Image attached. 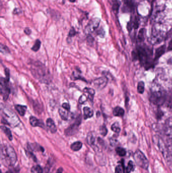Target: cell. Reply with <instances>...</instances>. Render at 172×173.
<instances>
[{
  "label": "cell",
  "instance_id": "cell-1",
  "mask_svg": "<svg viewBox=\"0 0 172 173\" xmlns=\"http://www.w3.org/2000/svg\"><path fill=\"white\" fill-rule=\"evenodd\" d=\"M132 55L135 60L139 61L145 69H149L154 66L155 61L152 59V50L146 46H139L132 52Z\"/></svg>",
  "mask_w": 172,
  "mask_h": 173
},
{
  "label": "cell",
  "instance_id": "cell-2",
  "mask_svg": "<svg viewBox=\"0 0 172 173\" xmlns=\"http://www.w3.org/2000/svg\"><path fill=\"white\" fill-rule=\"evenodd\" d=\"M168 93L160 85L155 83L150 89L149 99L150 102L157 106H160L167 100Z\"/></svg>",
  "mask_w": 172,
  "mask_h": 173
},
{
  "label": "cell",
  "instance_id": "cell-3",
  "mask_svg": "<svg viewBox=\"0 0 172 173\" xmlns=\"http://www.w3.org/2000/svg\"><path fill=\"white\" fill-rule=\"evenodd\" d=\"M1 157L4 165L13 166L17 161V155L14 148L9 145H1Z\"/></svg>",
  "mask_w": 172,
  "mask_h": 173
},
{
  "label": "cell",
  "instance_id": "cell-4",
  "mask_svg": "<svg viewBox=\"0 0 172 173\" xmlns=\"http://www.w3.org/2000/svg\"><path fill=\"white\" fill-rule=\"evenodd\" d=\"M31 72L34 77L41 82H48L49 74L45 66L41 63L36 62L31 67Z\"/></svg>",
  "mask_w": 172,
  "mask_h": 173
},
{
  "label": "cell",
  "instance_id": "cell-5",
  "mask_svg": "<svg viewBox=\"0 0 172 173\" xmlns=\"http://www.w3.org/2000/svg\"><path fill=\"white\" fill-rule=\"evenodd\" d=\"M3 119H2V123L4 124H8L11 127L17 126L19 123L20 121L18 116L13 112L10 110L9 109H4Z\"/></svg>",
  "mask_w": 172,
  "mask_h": 173
},
{
  "label": "cell",
  "instance_id": "cell-6",
  "mask_svg": "<svg viewBox=\"0 0 172 173\" xmlns=\"http://www.w3.org/2000/svg\"><path fill=\"white\" fill-rule=\"evenodd\" d=\"M133 158L135 163L138 166H140L144 170L149 168V161L145 155L140 150H137L134 153Z\"/></svg>",
  "mask_w": 172,
  "mask_h": 173
},
{
  "label": "cell",
  "instance_id": "cell-7",
  "mask_svg": "<svg viewBox=\"0 0 172 173\" xmlns=\"http://www.w3.org/2000/svg\"><path fill=\"white\" fill-rule=\"evenodd\" d=\"M6 78L1 77L0 82V90L1 94L3 98L4 101H6L8 99L9 94L10 93V89L9 87L8 82Z\"/></svg>",
  "mask_w": 172,
  "mask_h": 173
},
{
  "label": "cell",
  "instance_id": "cell-8",
  "mask_svg": "<svg viewBox=\"0 0 172 173\" xmlns=\"http://www.w3.org/2000/svg\"><path fill=\"white\" fill-rule=\"evenodd\" d=\"M81 116H79L77 119L74 123L71 124L65 130V134L66 136H71L75 134L78 131L80 125L81 124L82 120Z\"/></svg>",
  "mask_w": 172,
  "mask_h": 173
},
{
  "label": "cell",
  "instance_id": "cell-9",
  "mask_svg": "<svg viewBox=\"0 0 172 173\" xmlns=\"http://www.w3.org/2000/svg\"><path fill=\"white\" fill-rule=\"evenodd\" d=\"M101 20L98 18H95L90 20L85 28V32L87 35H90L98 29L100 25Z\"/></svg>",
  "mask_w": 172,
  "mask_h": 173
},
{
  "label": "cell",
  "instance_id": "cell-10",
  "mask_svg": "<svg viewBox=\"0 0 172 173\" xmlns=\"http://www.w3.org/2000/svg\"><path fill=\"white\" fill-rule=\"evenodd\" d=\"M108 82V78L106 77H103L93 80L92 85L98 90H101L106 86Z\"/></svg>",
  "mask_w": 172,
  "mask_h": 173
},
{
  "label": "cell",
  "instance_id": "cell-11",
  "mask_svg": "<svg viewBox=\"0 0 172 173\" xmlns=\"http://www.w3.org/2000/svg\"><path fill=\"white\" fill-rule=\"evenodd\" d=\"M29 123L31 124V126L34 127H39L44 129L45 128V125L42 121L37 119L35 116H31L29 118Z\"/></svg>",
  "mask_w": 172,
  "mask_h": 173
},
{
  "label": "cell",
  "instance_id": "cell-12",
  "mask_svg": "<svg viewBox=\"0 0 172 173\" xmlns=\"http://www.w3.org/2000/svg\"><path fill=\"white\" fill-rule=\"evenodd\" d=\"M166 46L165 45H162L157 48L155 50V55L154 57V60L156 61L165 53Z\"/></svg>",
  "mask_w": 172,
  "mask_h": 173
},
{
  "label": "cell",
  "instance_id": "cell-13",
  "mask_svg": "<svg viewBox=\"0 0 172 173\" xmlns=\"http://www.w3.org/2000/svg\"><path fill=\"white\" fill-rule=\"evenodd\" d=\"M46 124L47 128H49L50 131H51V133L53 134L56 133L57 131V128L52 119L51 118H48L46 121Z\"/></svg>",
  "mask_w": 172,
  "mask_h": 173
},
{
  "label": "cell",
  "instance_id": "cell-14",
  "mask_svg": "<svg viewBox=\"0 0 172 173\" xmlns=\"http://www.w3.org/2000/svg\"><path fill=\"white\" fill-rule=\"evenodd\" d=\"M139 25V23L138 19L137 18V17H135V19L133 21H130V22H129L127 24V29L129 32H130L133 29H138Z\"/></svg>",
  "mask_w": 172,
  "mask_h": 173
},
{
  "label": "cell",
  "instance_id": "cell-15",
  "mask_svg": "<svg viewBox=\"0 0 172 173\" xmlns=\"http://www.w3.org/2000/svg\"><path fill=\"white\" fill-rule=\"evenodd\" d=\"M113 113L115 116L123 117L125 114V111L123 108L120 106H117L113 109Z\"/></svg>",
  "mask_w": 172,
  "mask_h": 173
},
{
  "label": "cell",
  "instance_id": "cell-16",
  "mask_svg": "<svg viewBox=\"0 0 172 173\" xmlns=\"http://www.w3.org/2000/svg\"><path fill=\"white\" fill-rule=\"evenodd\" d=\"M93 111L90 108L85 107L83 108V116L84 119H87L93 117Z\"/></svg>",
  "mask_w": 172,
  "mask_h": 173
},
{
  "label": "cell",
  "instance_id": "cell-17",
  "mask_svg": "<svg viewBox=\"0 0 172 173\" xmlns=\"http://www.w3.org/2000/svg\"><path fill=\"white\" fill-rule=\"evenodd\" d=\"M15 108L21 116H24L26 114V111L27 110V106L22 105H16Z\"/></svg>",
  "mask_w": 172,
  "mask_h": 173
},
{
  "label": "cell",
  "instance_id": "cell-18",
  "mask_svg": "<svg viewBox=\"0 0 172 173\" xmlns=\"http://www.w3.org/2000/svg\"><path fill=\"white\" fill-rule=\"evenodd\" d=\"M69 111L63 108H60L59 109V113L60 116H61V119L63 120L67 121L68 119V115H69Z\"/></svg>",
  "mask_w": 172,
  "mask_h": 173
},
{
  "label": "cell",
  "instance_id": "cell-19",
  "mask_svg": "<svg viewBox=\"0 0 172 173\" xmlns=\"http://www.w3.org/2000/svg\"><path fill=\"white\" fill-rule=\"evenodd\" d=\"M145 35H146V30L145 29L142 28L140 29L138 32L137 39L139 42H142L145 40Z\"/></svg>",
  "mask_w": 172,
  "mask_h": 173
},
{
  "label": "cell",
  "instance_id": "cell-20",
  "mask_svg": "<svg viewBox=\"0 0 172 173\" xmlns=\"http://www.w3.org/2000/svg\"><path fill=\"white\" fill-rule=\"evenodd\" d=\"M1 129L2 131H3L4 133L6 135L8 138L9 140L12 141V140H13V136H12V133H11L10 130L6 127L3 126L1 127Z\"/></svg>",
  "mask_w": 172,
  "mask_h": 173
},
{
  "label": "cell",
  "instance_id": "cell-21",
  "mask_svg": "<svg viewBox=\"0 0 172 173\" xmlns=\"http://www.w3.org/2000/svg\"><path fill=\"white\" fill-rule=\"evenodd\" d=\"M83 91L85 93H86L88 94V98L89 99L91 100V101H93V97L95 94V91L93 89L91 88H86L83 90Z\"/></svg>",
  "mask_w": 172,
  "mask_h": 173
},
{
  "label": "cell",
  "instance_id": "cell-22",
  "mask_svg": "<svg viewBox=\"0 0 172 173\" xmlns=\"http://www.w3.org/2000/svg\"><path fill=\"white\" fill-rule=\"evenodd\" d=\"M82 146V143L80 141L75 142L71 145V149L74 151H79Z\"/></svg>",
  "mask_w": 172,
  "mask_h": 173
},
{
  "label": "cell",
  "instance_id": "cell-23",
  "mask_svg": "<svg viewBox=\"0 0 172 173\" xmlns=\"http://www.w3.org/2000/svg\"><path fill=\"white\" fill-rule=\"evenodd\" d=\"M87 141L88 144L90 146H95V138L93 136V133H90L87 136Z\"/></svg>",
  "mask_w": 172,
  "mask_h": 173
},
{
  "label": "cell",
  "instance_id": "cell-24",
  "mask_svg": "<svg viewBox=\"0 0 172 173\" xmlns=\"http://www.w3.org/2000/svg\"><path fill=\"white\" fill-rule=\"evenodd\" d=\"M137 92L140 94H144L145 89V84L143 81H141L138 83L137 85Z\"/></svg>",
  "mask_w": 172,
  "mask_h": 173
},
{
  "label": "cell",
  "instance_id": "cell-25",
  "mask_svg": "<svg viewBox=\"0 0 172 173\" xmlns=\"http://www.w3.org/2000/svg\"><path fill=\"white\" fill-rule=\"evenodd\" d=\"M135 165L133 161H129L128 166L125 169V170H126V173H130L131 172L134 171V170L135 169Z\"/></svg>",
  "mask_w": 172,
  "mask_h": 173
},
{
  "label": "cell",
  "instance_id": "cell-26",
  "mask_svg": "<svg viewBox=\"0 0 172 173\" xmlns=\"http://www.w3.org/2000/svg\"><path fill=\"white\" fill-rule=\"evenodd\" d=\"M111 130L117 134H119L121 131L120 124L118 122L114 123L111 126Z\"/></svg>",
  "mask_w": 172,
  "mask_h": 173
},
{
  "label": "cell",
  "instance_id": "cell-27",
  "mask_svg": "<svg viewBox=\"0 0 172 173\" xmlns=\"http://www.w3.org/2000/svg\"><path fill=\"white\" fill-rule=\"evenodd\" d=\"M166 101L167 102V106L172 108V90L169 92V94H168Z\"/></svg>",
  "mask_w": 172,
  "mask_h": 173
},
{
  "label": "cell",
  "instance_id": "cell-28",
  "mask_svg": "<svg viewBox=\"0 0 172 173\" xmlns=\"http://www.w3.org/2000/svg\"><path fill=\"white\" fill-rule=\"evenodd\" d=\"M41 40L37 39L36 41V42L33 46V47L31 48V50H32L34 52H37L39 50L40 48H41Z\"/></svg>",
  "mask_w": 172,
  "mask_h": 173
},
{
  "label": "cell",
  "instance_id": "cell-29",
  "mask_svg": "<svg viewBox=\"0 0 172 173\" xmlns=\"http://www.w3.org/2000/svg\"><path fill=\"white\" fill-rule=\"evenodd\" d=\"M120 2L118 0H114L113 1V5H112V9L115 12L118 13L120 7Z\"/></svg>",
  "mask_w": 172,
  "mask_h": 173
},
{
  "label": "cell",
  "instance_id": "cell-30",
  "mask_svg": "<svg viewBox=\"0 0 172 173\" xmlns=\"http://www.w3.org/2000/svg\"><path fill=\"white\" fill-rule=\"evenodd\" d=\"M116 151L117 155L120 156H122V157L124 156L125 155H126V150L122 147H118L116 149Z\"/></svg>",
  "mask_w": 172,
  "mask_h": 173
},
{
  "label": "cell",
  "instance_id": "cell-31",
  "mask_svg": "<svg viewBox=\"0 0 172 173\" xmlns=\"http://www.w3.org/2000/svg\"><path fill=\"white\" fill-rule=\"evenodd\" d=\"M0 51L3 54H8L10 53V50L8 48L6 45H4L3 44H1L0 46Z\"/></svg>",
  "mask_w": 172,
  "mask_h": 173
},
{
  "label": "cell",
  "instance_id": "cell-32",
  "mask_svg": "<svg viewBox=\"0 0 172 173\" xmlns=\"http://www.w3.org/2000/svg\"><path fill=\"white\" fill-rule=\"evenodd\" d=\"M31 171L34 173H43V170L40 166L37 165L32 169Z\"/></svg>",
  "mask_w": 172,
  "mask_h": 173
},
{
  "label": "cell",
  "instance_id": "cell-33",
  "mask_svg": "<svg viewBox=\"0 0 172 173\" xmlns=\"http://www.w3.org/2000/svg\"><path fill=\"white\" fill-rule=\"evenodd\" d=\"M100 133L103 136H106L108 133V130L105 125L101 126L100 129Z\"/></svg>",
  "mask_w": 172,
  "mask_h": 173
},
{
  "label": "cell",
  "instance_id": "cell-34",
  "mask_svg": "<svg viewBox=\"0 0 172 173\" xmlns=\"http://www.w3.org/2000/svg\"><path fill=\"white\" fill-rule=\"evenodd\" d=\"M87 99L88 98L87 97V96L85 94H83L80 97L79 99L78 100V102H79L80 104H82L84 103L86 101H87Z\"/></svg>",
  "mask_w": 172,
  "mask_h": 173
},
{
  "label": "cell",
  "instance_id": "cell-35",
  "mask_svg": "<svg viewBox=\"0 0 172 173\" xmlns=\"http://www.w3.org/2000/svg\"><path fill=\"white\" fill-rule=\"evenodd\" d=\"M77 34L76 30L75 29L74 27H72L70 30L69 34H68V37L69 38L73 37L75 35H76Z\"/></svg>",
  "mask_w": 172,
  "mask_h": 173
},
{
  "label": "cell",
  "instance_id": "cell-36",
  "mask_svg": "<svg viewBox=\"0 0 172 173\" xmlns=\"http://www.w3.org/2000/svg\"><path fill=\"white\" fill-rule=\"evenodd\" d=\"M87 35V41L88 44H89L90 46H91L94 42V38L91 36V35Z\"/></svg>",
  "mask_w": 172,
  "mask_h": 173
},
{
  "label": "cell",
  "instance_id": "cell-37",
  "mask_svg": "<svg viewBox=\"0 0 172 173\" xmlns=\"http://www.w3.org/2000/svg\"><path fill=\"white\" fill-rule=\"evenodd\" d=\"M122 167L121 165H118L115 168V173H123Z\"/></svg>",
  "mask_w": 172,
  "mask_h": 173
},
{
  "label": "cell",
  "instance_id": "cell-38",
  "mask_svg": "<svg viewBox=\"0 0 172 173\" xmlns=\"http://www.w3.org/2000/svg\"><path fill=\"white\" fill-rule=\"evenodd\" d=\"M105 32L103 29H101L97 32V35H100L101 37L103 38L105 35Z\"/></svg>",
  "mask_w": 172,
  "mask_h": 173
},
{
  "label": "cell",
  "instance_id": "cell-39",
  "mask_svg": "<svg viewBox=\"0 0 172 173\" xmlns=\"http://www.w3.org/2000/svg\"><path fill=\"white\" fill-rule=\"evenodd\" d=\"M62 107L64 108V109L67 110L69 111L70 109V106L69 104L68 103H64L62 105Z\"/></svg>",
  "mask_w": 172,
  "mask_h": 173
},
{
  "label": "cell",
  "instance_id": "cell-40",
  "mask_svg": "<svg viewBox=\"0 0 172 173\" xmlns=\"http://www.w3.org/2000/svg\"><path fill=\"white\" fill-rule=\"evenodd\" d=\"M51 165H50V162H48L47 163V164L45 168H44V171H43V173H49V171H50V168H51Z\"/></svg>",
  "mask_w": 172,
  "mask_h": 173
},
{
  "label": "cell",
  "instance_id": "cell-41",
  "mask_svg": "<svg viewBox=\"0 0 172 173\" xmlns=\"http://www.w3.org/2000/svg\"><path fill=\"white\" fill-rule=\"evenodd\" d=\"M5 73L6 74V79H7V81H9L10 80V71L8 68H6L5 69Z\"/></svg>",
  "mask_w": 172,
  "mask_h": 173
},
{
  "label": "cell",
  "instance_id": "cell-42",
  "mask_svg": "<svg viewBox=\"0 0 172 173\" xmlns=\"http://www.w3.org/2000/svg\"><path fill=\"white\" fill-rule=\"evenodd\" d=\"M6 173H19V170L16 168L11 169Z\"/></svg>",
  "mask_w": 172,
  "mask_h": 173
},
{
  "label": "cell",
  "instance_id": "cell-43",
  "mask_svg": "<svg viewBox=\"0 0 172 173\" xmlns=\"http://www.w3.org/2000/svg\"><path fill=\"white\" fill-rule=\"evenodd\" d=\"M164 116V113L162 112V110H159L157 111V118L158 119H160L161 118Z\"/></svg>",
  "mask_w": 172,
  "mask_h": 173
},
{
  "label": "cell",
  "instance_id": "cell-44",
  "mask_svg": "<svg viewBox=\"0 0 172 173\" xmlns=\"http://www.w3.org/2000/svg\"><path fill=\"white\" fill-rule=\"evenodd\" d=\"M21 13V10L20 9L18 8H16L14 9L13 11V14L14 15H18L19 14Z\"/></svg>",
  "mask_w": 172,
  "mask_h": 173
},
{
  "label": "cell",
  "instance_id": "cell-45",
  "mask_svg": "<svg viewBox=\"0 0 172 173\" xmlns=\"http://www.w3.org/2000/svg\"><path fill=\"white\" fill-rule=\"evenodd\" d=\"M24 32L26 35H30L31 34V30L29 27H26L24 29Z\"/></svg>",
  "mask_w": 172,
  "mask_h": 173
},
{
  "label": "cell",
  "instance_id": "cell-46",
  "mask_svg": "<svg viewBox=\"0 0 172 173\" xmlns=\"http://www.w3.org/2000/svg\"><path fill=\"white\" fill-rule=\"evenodd\" d=\"M168 50L169 51L172 50V39L171 40L170 42H169V46L168 47Z\"/></svg>",
  "mask_w": 172,
  "mask_h": 173
},
{
  "label": "cell",
  "instance_id": "cell-47",
  "mask_svg": "<svg viewBox=\"0 0 172 173\" xmlns=\"http://www.w3.org/2000/svg\"><path fill=\"white\" fill-rule=\"evenodd\" d=\"M116 142L117 140L115 139H111L110 140V143L112 145H115Z\"/></svg>",
  "mask_w": 172,
  "mask_h": 173
},
{
  "label": "cell",
  "instance_id": "cell-48",
  "mask_svg": "<svg viewBox=\"0 0 172 173\" xmlns=\"http://www.w3.org/2000/svg\"><path fill=\"white\" fill-rule=\"evenodd\" d=\"M63 173V168H60L58 169L57 170V171L56 172V173Z\"/></svg>",
  "mask_w": 172,
  "mask_h": 173
},
{
  "label": "cell",
  "instance_id": "cell-49",
  "mask_svg": "<svg viewBox=\"0 0 172 173\" xmlns=\"http://www.w3.org/2000/svg\"><path fill=\"white\" fill-rule=\"evenodd\" d=\"M168 63L170 64V65H172V57H171L168 60Z\"/></svg>",
  "mask_w": 172,
  "mask_h": 173
},
{
  "label": "cell",
  "instance_id": "cell-50",
  "mask_svg": "<svg viewBox=\"0 0 172 173\" xmlns=\"http://www.w3.org/2000/svg\"><path fill=\"white\" fill-rule=\"evenodd\" d=\"M76 0H69V1L70 2L72 3H75V2H76Z\"/></svg>",
  "mask_w": 172,
  "mask_h": 173
},
{
  "label": "cell",
  "instance_id": "cell-51",
  "mask_svg": "<svg viewBox=\"0 0 172 173\" xmlns=\"http://www.w3.org/2000/svg\"><path fill=\"white\" fill-rule=\"evenodd\" d=\"M65 1H66V0H62L63 3L64 4L65 3Z\"/></svg>",
  "mask_w": 172,
  "mask_h": 173
}]
</instances>
